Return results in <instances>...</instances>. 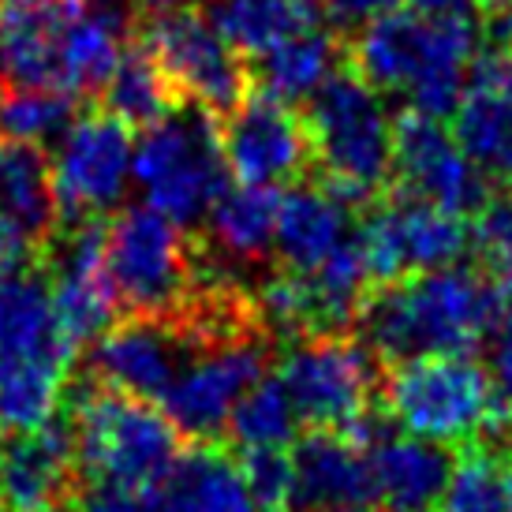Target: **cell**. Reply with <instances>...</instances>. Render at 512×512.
Segmentation results:
<instances>
[{"label":"cell","mask_w":512,"mask_h":512,"mask_svg":"<svg viewBox=\"0 0 512 512\" xmlns=\"http://www.w3.org/2000/svg\"><path fill=\"white\" fill-rule=\"evenodd\" d=\"M505 307V288L471 270L441 266L382 285L363 303L359 322L374 356H468L490 337Z\"/></svg>","instance_id":"obj_1"},{"label":"cell","mask_w":512,"mask_h":512,"mask_svg":"<svg viewBox=\"0 0 512 512\" xmlns=\"http://www.w3.org/2000/svg\"><path fill=\"white\" fill-rule=\"evenodd\" d=\"M475 53V15L385 12L344 42L352 72L427 116H453Z\"/></svg>","instance_id":"obj_2"},{"label":"cell","mask_w":512,"mask_h":512,"mask_svg":"<svg viewBox=\"0 0 512 512\" xmlns=\"http://www.w3.org/2000/svg\"><path fill=\"white\" fill-rule=\"evenodd\" d=\"M303 128L311 139V169L344 202L363 206L393 184V135L397 120L374 86L348 72H333L307 98Z\"/></svg>","instance_id":"obj_3"},{"label":"cell","mask_w":512,"mask_h":512,"mask_svg":"<svg viewBox=\"0 0 512 512\" xmlns=\"http://www.w3.org/2000/svg\"><path fill=\"white\" fill-rule=\"evenodd\" d=\"M385 412L397 430L438 445L512 434V404L471 356L400 359L385 378Z\"/></svg>","instance_id":"obj_4"},{"label":"cell","mask_w":512,"mask_h":512,"mask_svg":"<svg viewBox=\"0 0 512 512\" xmlns=\"http://www.w3.org/2000/svg\"><path fill=\"white\" fill-rule=\"evenodd\" d=\"M75 471L90 483L128 486L154 494L180 460V430L150 400L116 393L109 385L75 397L72 412Z\"/></svg>","instance_id":"obj_5"},{"label":"cell","mask_w":512,"mask_h":512,"mask_svg":"<svg viewBox=\"0 0 512 512\" xmlns=\"http://www.w3.org/2000/svg\"><path fill=\"white\" fill-rule=\"evenodd\" d=\"M131 180L154 210L180 228H195L228 187L217 116L195 101H180L169 116L143 128L131 157Z\"/></svg>","instance_id":"obj_6"},{"label":"cell","mask_w":512,"mask_h":512,"mask_svg":"<svg viewBox=\"0 0 512 512\" xmlns=\"http://www.w3.org/2000/svg\"><path fill=\"white\" fill-rule=\"evenodd\" d=\"M105 273L124 311L172 318L195 277L184 228L150 202L124 206L105 228Z\"/></svg>","instance_id":"obj_7"},{"label":"cell","mask_w":512,"mask_h":512,"mask_svg":"<svg viewBox=\"0 0 512 512\" xmlns=\"http://www.w3.org/2000/svg\"><path fill=\"white\" fill-rule=\"evenodd\" d=\"M131 38L161 64L172 90L214 116H225L251 94L247 60L221 38L206 12L172 8L157 15H135Z\"/></svg>","instance_id":"obj_8"},{"label":"cell","mask_w":512,"mask_h":512,"mask_svg":"<svg viewBox=\"0 0 512 512\" xmlns=\"http://www.w3.org/2000/svg\"><path fill=\"white\" fill-rule=\"evenodd\" d=\"M359 251L378 285L412 273L453 266L468 251V225L427 199L400 191L393 199H374L363 221H356Z\"/></svg>","instance_id":"obj_9"},{"label":"cell","mask_w":512,"mask_h":512,"mask_svg":"<svg viewBox=\"0 0 512 512\" xmlns=\"http://www.w3.org/2000/svg\"><path fill=\"white\" fill-rule=\"evenodd\" d=\"M277 378L296 404L299 423L314 430H348L367 415L378 367L367 344L341 333H307V341L288 348Z\"/></svg>","instance_id":"obj_10"},{"label":"cell","mask_w":512,"mask_h":512,"mask_svg":"<svg viewBox=\"0 0 512 512\" xmlns=\"http://www.w3.org/2000/svg\"><path fill=\"white\" fill-rule=\"evenodd\" d=\"M131 128L105 109L75 116L60 135L53 165V191L64 221H98L124 202L131 184Z\"/></svg>","instance_id":"obj_11"},{"label":"cell","mask_w":512,"mask_h":512,"mask_svg":"<svg viewBox=\"0 0 512 512\" xmlns=\"http://www.w3.org/2000/svg\"><path fill=\"white\" fill-rule=\"evenodd\" d=\"M266 348L251 337H217L199 352H187L172 385L161 397V412L187 438L225 434L236 404L262 378Z\"/></svg>","instance_id":"obj_12"},{"label":"cell","mask_w":512,"mask_h":512,"mask_svg":"<svg viewBox=\"0 0 512 512\" xmlns=\"http://www.w3.org/2000/svg\"><path fill=\"white\" fill-rule=\"evenodd\" d=\"M393 176L400 191L427 199L449 214H479L490 199L486 176L468 161L441 116L404 109L393 135Z\"/></svg>","instance_id":"obj_13"},{"label":"cell","mask_w":512,"mask_h":512,"mask_svg":"<svg viewBox=\"0 0 512 512\" xmlns=\"http://www.w3.org/2000/svg\"><path fill=\"white\" fill-rule=\"evenodd\" d=\"M217 128L225 165L240 184H292L311 169V139L292 105L247 94Z\"/></svg>","instance_id":"obj_14"},{"label":"cell","mask_w":512,"mask_h":512,"mask_svg":"<svg viewBox=\"0 0 512 512\" xmlns=\"http://www.w3.org/2000/svg\"><path fill=\"white\" fill-rule=\"evenodd\" d=\"M90 0H0V86L64 90V57Z\"/></svg>","instance_id":"obj_15"},{"label":"cell","mask_w":512,"mask_h":512,"mask_svg":"<svg viewBox=\"0 0 512 512\" xmlns=\"http://www.w3.org/2000/svg\"><path fill=\"white\" fill-rule=\"evenodd\" d=\"M53 243V299L60 326L75 348L94 344L113 326L120 303L105 273V228L98 221H68L64 232L49 236Z\"/></svg>","instance_id":"obj_16"},{"label":"cell","mask_w":512,"mask_h":512,"mask_svg":"<svg viewBox=\"0 0 512 512\" xmlns=\"http://www.w3.org/2000/svg\"><path fill=\"white\" fill-rule=\"evenodd\" d=\"M367 449L374 498L389 512H430L453 475V456L445 445L415 438L404 430H389L370 415L344 430Z\"/></svg>","instance_id":"obj_17"},{"label":"cell","mask_w":512,"mask_h":512,"mask_svg":"<svg viewBox=\"0 0 512 512\" xmlns=\"http://www.w3.org/2000/svg\"><path fill=\"white\" fill-rule=\"evenodd\" d=\"M187 356V341L169 318H143L109 326L90 348V370L101 385L139 400H161Z\"/></svg>","instance_id":"obj_18"},{"label":"cell","mask_w":512,"mask_h":512,"mask_svg":"<svg viewBox=\"0 0 512 512\" xmlns=\"http://www.w3.org/2000/svg\"><path fill=\"white\" fill-rule=\"evenodd\" d=\"M292 505L299 512H356L374 501L367 449L341 430L292 441Z\"/></svg>","instance_id":"obj_19"},{"label":"cell","mask_w":512,"mask_h":512,"mask_svg":"<svg viewBox=\"0 0 512 512\" xmlns=\"http://www.w3.org/2000/svg\"><path fill=\"white\" fill-rule=\"evenodd\" d=\"M75 475L72 427L53 419L42 430L15 434L4 449L0 505L4 512H57L72 494Z\"/></svg>","instance_id":"obj_20"},{"label":"cell","mask_w":512,"mask_h":512,"mask_svg":"<svg viewBox=\"0 0 512 512\" xmlns=\"http://www.w3.org/2000/svg\"><path fill=\"white\" fill-rule=\"evenodd\" d=\"M352 202H344L326 184H296L281 195L277 206V236L273 251L281 255L285 270L307 273L337 255L356 236Z\"/></svg>","instance_id":"obj_21"},{"label":"cell","mask_w":512,"mask_h":512,"mask_svg":"<svg viewBox=\"0 0 512 512\" xmlns=\"http://www.w3.org/2000/svg\"><path fill=\"white\" fill-rule=\"evenodd\" d=\"M75 352L60 326L49 277L34 266L0 277V356L68 367Z\"/></svg>","instance_id":"obj_22"},{"label":"cell","mask_w":512,"mask_h":512,"mask_svg":"<svg viewBox=\"0 0 512 512\" xmlns=\"http://www.w3.org/2000/svg\"><path fill=\"white\" fill-rule=\"evenodd\" d=\"M344 38L329 30L307 27L277 42L273 49L247 60L251 72V94L273 98L281 105H299L326 83L333 72H341Z\"/></svg>","instance_id":"obj_23"},{"label":"cell","mask_w":512,"mask_h":512,"mask_svg":"<svg viewBox=\"0 0 512 512\" xmlns=\"http://www.w3.org/2000/svg\"><path fill=\"white\" fill-rule=\"evenodd\" d=\"M150 501L154 512H258L243 468L221 449L180 453Z\"/></svg>","instance_id":"obj_24"},{"label":"cell","mask_w":512,"mask_h":512,"mask_svg":"<svg viewBox=\"0 0 512 512\" xmlns=\"http://www.w3.org/2000/svg\"><path fill=\"white\" fill-rule=\"evenodd\" d=\"M453 135L486 184L512 191V83H464Z\"/></svg>","instance_id":"obj_25"},{"label":"cell","mask_w":512,"mask_h":512,"mask_svg":"<svg viewBox=\"0 0 512 512\" xmlns=\"http://www.w3.org/2000/svg\"><path fill=\"white\" fill-rule=\"evenodd\" d=\"M0 217L30 232L38 243H49L60 228L53 165L38 143H0Z\"/></svg>","instance_id":"obj_26"},{"label":"cell","mask_w":512,"mask_h":512,"mask_svg":"<svg viewBox=\"0 0 512 512\" xmlns=\"http://www.w3.org/2000/svg\"><path fill=\"white\" fill-rule=\"evenodd\" d=\"M277 206H281V195L273 187H225L206 214L214 247L236 266L266 262L273 251V236H277Z\"/></svg>","instance_id":"obj_27"},{"label":"cell","mask_w":512,"mask_h":512,"mask_svg":"<svg viewBox=\"0 0 512 512\" xmlns=\"http://www.w3.org/2000/svg\"><path fill=\"white\" fill-rule=\"evenodd\" d=\"M206 15L243 60L314 27L311 0H206Z\"/></svg>","instance_id":"obj_28"},{"label":"cell","mask_w":512,"mask_h":512,"mask_svg":"<svg viewBox=\"0 0 512 512\" xmlns=\"http://www.w3.org/2000/svg\"><path fill=\"white\" fill-rule=\"evenodd\" d=\"M98 98L101 109L113 113L116 120H124L131 131L150 128V124H157L161 116H169L184 101L172 90L169 75L161 72V64L135 38L128 42L124 57L113 68L109 83L101 86Z\"/></svg>","instance_id":"obj_29"},{"label":"cell","mask_w":512,"mask_h":512,"mask_svg":"<svg viewBox=\"0 0 512 512\" xmlns=\"http://www.w3.org/2000/svg\"><path fill=\"white\" fill-rule=\"evenodd\" d=\"M64 374L68 367L60 363L0 356V430L30 434L53 423L64 397Z\"/></svg>","instance_id":"obj_30"},{"label":"cell","mask_w":512,"mask_h":512,"mask_svg":"<svg viewBox=\"0 0 512 512\" xmlns=\"http://www.w3.org/2000/svg\"><path fill=\"white\" fill-rule=\"evenodd\" d=\"M299 412L281 378H258L247 397L236 404V412L228 419V434L240 445L243 453H258V449H292L299 434Z\"/></svg>","instance_id":"obj_31"},{"label":"cell","mask_w":512,"mask_h":512,"mask_svg":"<svg viewBox=\"0 0 512 512\" xmlns=\"http://www.w3.org/2000/svg\"><path fill=\"white\" fill-rule=\"evenodd\" d=\"M79 116V98L57 86H0V135L19 143L60 139Z\"/></svg>","instance_id":"obj_32"},{"label":"cell","mask_w":512,"mask_h":512,"mask_svg":"<svg viewBox=\"0 0 512 512\" xmlns=\"http://www.w3.org/2000/svg\"><path fill=\"white\" fill-rule=\"evenodd\" d=\"M434 512H512L505 471L490 453L468 449L441 490Z\"/></svg>","instance_id":"obj_33"},{"label":"cell","mask_w":512,"mask_h":512,"mask_svg":"<svg viewBox=\"0 0 512 512\" xmlns=\"http://www.w3.org/2000/svg\"><path fill=\"white\" fill-rule=\"evenodd\" d=\"M475 251L501 288H512V191L486 199L475 217Z\"/></svg>","instance_id":"obj_34"},{"label":"cell","mask_w":512,"mask_h":512,"mask_svg":"<svg viewBox=\"0 0 512 512\" xmlns=\"http://www.w3.org/2000/svg\"><path fill=\"white\" fill-rule=\"evenodd\" d=\"M243 479L255 494L258 509L281 512L292 505V453L288 449H258L243 453Z\"/></svg>","instance_id":"obj_35"},{"label":"cell","mask_w":512,"mask_h":512,"mask_svg":"<svg viewBox=\"0 0 512 512\" xmlns=\"http://www.w3.org/2000/svg\"><path fill=\"white\" fill-rule=\"evenodd\" d=\"M393 8H397V0H322V15L329 19L333 34H341L344 42Z\"/></svg>","instance_id":"obj_36"},{"label":"cell","mask_w":512,"mask_h":512,"mask_svg":"<svg viewBox=\"0 0 512 512\" xmlns=\"http://www.w3.org/2000/svg\"><path fill=\"white\" fill-rule=\"evenodd\" d=\"M79 512H154V501L143 490H128V486H109V483H90Z\"/></svg>","instance_id":"obj_37"},{"label":"cell","mask_w":512,"mask_h":512,"mask_svg":"<svg viewBox=\"0 0 512 512\" xmlns=\"http://www.w3.org/2000/svg\"><path fill=\"white\" fill-rule=\"evenodd\" d=\"M505 307H501L498 318V333H494V344H490V378L498 385V393L512 404V288H505Z\"/></svg>","instance_id":"obj_38"},{"label":"cell","mask_w":512,"mask_h":512,"mask_svg":"<svg viewBox=\"0 0 512 512\" xmlns=\"http://www.w3.org/2000/svg\"><path fill=\"white\" fill-rule=\"evenodd\" d=\"M38 247H42V243L34 240L30 232H23L19 225H12V221L0 217V277L30 270V266H34V255H38Z\"/></svg>","instance_id":"obj_39"},{"label":"cell","mask_w":512,"mask_h":512,"mask_svg":"<svg viewBox=\"0 0 512 512\" xmlns=\"http://www.w3.org/2000/svg\"><path fill=\"white\" fill-rule=\"evenodd\" d=\"M419 15H475V0H408Z\"/></svg>","instance_id":"obj_40"},{"label":"cell","mask_w":512,"mask_h":512,"mask_svg":"<svg viewBox=\"0 0 512 512\" xmlns=\"http://www.w3.org/2000/svg\"><path fill=\"white\" fill-rule=\"evenodd\" d=\"M131 8V19L135 15H157V12H172V8H187L191 0H124Z\"/></svg>","instance_id":"obj_41"},{"label":"cell","mask_w":512,"mask_h":512,"mask_svg":"<svg viewBox=\"0 0 512 512\" xmlns=\"http://www.w3.org/2000/svg\"><path fill=\"white\" fill-rule=\"evenodd\" d=\"M505 490H509V501H512V441H509V456H505Z\"/></svg>","instance_id":"obj_42"},{"label":"cell","mask_w":512,"mask_h":512,"mask_svg":"<svg viewBox=\"0 0 512 512\" xmlns=\"http://www.w3.org/2000/svg\"><path fill=\"white\" fill-rule=\"evenodd\" d=\"M475 4H483V8H490V12H505V8H512V0H475Z\"/></svg>","instance_id":"obj_43"},{"label":"cell","mask_w":512,"mask_h":512,"mask_svg":"<svg viewBox=\"0 0 512 512\" xmlns=\"http://www.w3.org/2000/svg\"><path fill=\"white\" fill-rule=\"evenodd\" d=\"M356 512H389V509H356Z\"/></svg>","instance_id":"obj_44"},{"label":"cell","mask_w":512,"mask_h":512,"mask_svg":"<svg viewBox=\"0 0 512 512\" xmlns=\"http://www.w3.org/2000/svg\"><path fill=\"white\" fill-rule=\"evenodd\" d=\"M0 468H4V445H0Z\"/></svg>","instance_id":"obj_45"},{"label":"cell","mask_w":512,"mask_h":512,"mask_svg":"<svg viewBox=\"0 0 512 512\" xmlns=\"http://www.w3.org/2000/svg\"><path fill=\"white\" fill-rule=\"evenodd\" d=\"M281 512H288V509H281Z\"/></svg>","instance_id":"obj_46"}]
</instances>
